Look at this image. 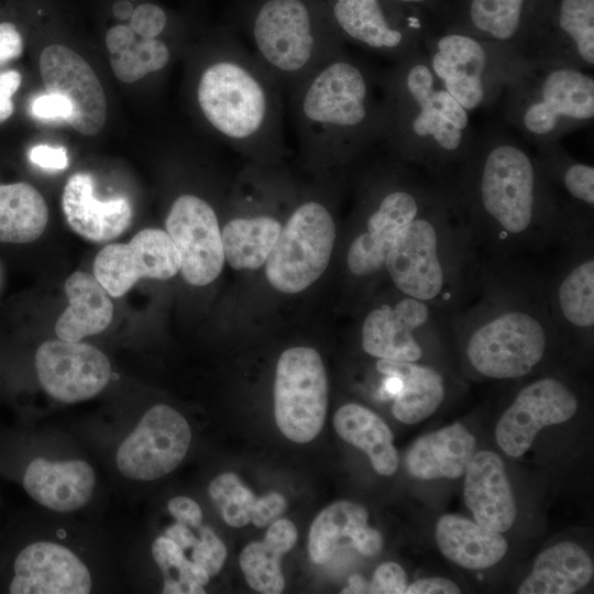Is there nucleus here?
I'll use <instances>...</instances> for the list:
<instances>
[{"label": "nucleus", "instance_id": "1", "mask_svg": "<svg viewBox=\"0 0 594 594\" xmlns=\"http://www.w3.org/2000/svg\"><path fill=\"white\" fill-rule=\"evenodd\" d=\"M449 186L483 258L542 253L564 233L535 153L504 124L491 123L475 132Z\"/></svg>", "mask_w": 594, "mask_h": 594}, {"label": "nucleus", "instance_id": "2", "mask_svg": "<svg viewBox=\"0 0 594 594\" xmlns=\"http://www.w3.org/2000/svg\"><path fill=\"white\" fill-rule=\"evenodd\" d=\"M464 361L480 376H527L563 343L553 322L546 272L524 257L483 258L470 299L448 316Z\"/></svg>", "mask_w": 594, "mask_h": 594}, {"label": "nucleus", "instance_id": "3", "mask_svg": "<svg viewBox=\"0 0 594 594\" xmlns=\"http://www.w3.org/2000/svg\"><path fill=\"white\" fill-rule=\"evenodd\" d=\"M382 72L346 47L292 90L286 99L305 158L345 164L383 143Z\"/></svg>", "mask_w": 594, "mask_h": 594}, {"label": "nucleus", "instance_id": "4", "mask_svg": "<svg viewBox=\"0 0 594 594\" xmlns=\"http://www.w3.org/2000/svg\"><path fill=\"white\" fill-rule=\"evenodd\" d=\"M382 87L383 144L449 185L473 145L470 113L436 78L421 47L383 69Z\"/></svg>", "mask_w": 594, "mask_h": 594}, {"label": "nucleus", "instance_id": "5", "mask_svg": "<svg viewBox=\"0 0 594 594\" xmlns=\"http://www.w3.org/2000/svg\"><path fill=\"white\" fill-rule=\"evenodd\" d=\"M194 95L206 125L234 150L254 158H274L283 151L284 95L234 35L210 47Z\"/></svg>", "mask_w": 594, "mask_h": 594}, {"label": "nucleus", "instance_id": "6", "mask_svg": "<svg viewBox=\"0 0 594 594\" xmlns=\"http://www.w3.org/2000/svg\"><path fill=\"white\" fill-rule=\"evenodd\" d=\"M482 260L449 186L398 234L385 273L403 294L450 316L470 299Z\"/></svg>", "mask_w": 594, "mask_h": 594}, {"label": "nucleus", "instance_id": "7", "mask_svg": "<svg viewBox=\"0 0 594 594\" xmlns=\"http://www.w3.org/2000/svg\"><path fill=\"white\" fill-rule=\"evenodd\" d=\"M366 153V152H365ZM360 184L361 226L350 241L345 263L358 279L385 272L388 252L398 234L440 198L449 185L389 151L383 143L373 147Z\"/></svg>", "mask_w": 594, "mask_h": 594}, {"label": "nucleus", "instance_id": "8", "mask_svg": "<svg viewBox=\"0 0 594 594\" xmlns=\"http://www.w3.org/2000/svg\"><path fill=\"white\" fill-rule=\"evenodd\" d=\"M502 124L536 147L594 119V77L574 66L521 61L497 102Z\"/></svg>", "mask_w": 594, "mask_h": 594}, {"label": "nucleus", "instance_id": "9", "mask_svg": "<svg viewBox=\"0 0 594 594\" xmlns=\"http://www.w3.org/2000/svg\"><path fill=\"white\" fill-rule=\"evenodd\" d=\"M319 13L310 0H260L252 11L249 50L284 97L346 48L329 15Z\"/></svg>", "mask_w": 594, "mask_h": 594}, {"label": "nucleus", "instance_id": "10", "mask_svg": "<svg viewBox=\"0 0 594 594\" xmlns=\"http://www.w3.org/2000/svg\"><path fill=\"white\" fill-rule=\"evenodd\" d=\"M421 48L436 78L469 113L497 105L522 61L502 44L448 30H429Z\"/></svg>", "mask_w": 594, "mask_h": 594}, {"label": "nucleus", "instance_id": "11", "mask_svg": "<svg viewBox=\"0 0 594 594\" xmlns=\"http://www.w3.org/2000/svg\"><path fill=\"white\" fill-rule=\"evenodd\" d=\"M450 341L447 315L396 288L394 298L366 311L361 323L362 349L375 359L427 363L430 349Z\"/></svg>", "mask_w": 594, "mask_h": 594}, {"label": "nucleus", "instance_id": "12", "mask_svg": "<svg viewBox=\"0 0 594 594\" xmlns=\"http://www.w3.org/2000/svg\"><path fill=\"white\" fill-rule=\"evenodd\" d=\"M336 240L331 211L321 201L298 205L282 228L266 260L270 284L285 294L308 288L326 271Z\"/></svg>", "mask_w": 594, "mask_h": 594}, {"label": "nucleus", "instance_id": "13", "mask_svg": "<svg viewBox=\"0 0 594 594\" xmlns=\"http://www.w3.org/2000/svg\"><path fill=\"white\" fill-rule=\"evenodd\" d=\"M553 270L546 273L551 316L562 342H592L594 331L593 231L562 237Z\"/></svg>", "mask_w": 594, "mask_h": 594}, {"label": "nucleus", "instance_id": "14", "mask_svg": "<svg viewBox=\"0 0 594 594\" xmlns=\"http://www.w3.org/2000/svg\"><path fill=\"white\" fill-rule=\"evenodd\" d=\"M328 405V383L319 353L308 346L284 351L276 365L274 413L280 432L306 443L322 429Z\"/></svg>", "mask_w": 594, "mask_h": 594}, {"label": "nucleus", "instance_id": "15", "mask_svg": "<svg viewBox=\"0 0 594 594\" xmlns=\"http://www.w3.org/2000/svg\"><path fill=\"white\" fill-rule=\"evenodd\" d=\"M528 12L520 57L590 70L594 66V0H551Z\"/></svg>", "mask_w": 594, "mask_h": 594}, {"label": "nucleus", "instance_id": "16", "mask_svg": "<svg viewBox=\"0 0 594 594\" xmlns=\"http://www.w3.org/2000/svg\"><path fill=\"white\" fill-rule=\"evenodd\" d=\"M0 559L1 585L10 594H88L91 573L86 563L63 544L35 540L10 542Z\"/></svg>", "mask_w": 594, "mask_h": 594}, {"label": "nucleus", "instance_id": "17", "mask_svg": "<svg viewBox=\"0 0 594 594\" xmlns=\"http://www.w3.org/2000/svg\"><path fill=\"white\" fill-rule=\"evenodd\" d=\"M190 441L191 430L185 417L168 405L157 404L119 446L117 468L133 481L157 480L182 463Z\"/></svg>", "mask_w": 594, "mask_h": 594}, {"label": "nucleus", "instance_id": "18", "mask_svg": "<svg viewBox=\"0 0 594 594\" xmlns=\"http://www.w3.org/2000/svg\"><path fill=\"white\" fill-rule=\"evenodd\" d=\"M578 408V395L562 378H536L519 389L499 418L495 429L497 444L508 457L519 458L541 429L570 420Z\"/></svg>", "mask_w": 594, "mask_h": 594}, {"label": "nucleus", "instance_id": "19", "mask_svg": "<svg viewBox=\"0 0 594 594\" xmlns=\"http://www.w3.org/2000/svg\"><path fill=\"white\" fill-rule=\"evenodd\" d=\"M180 257L179 271L194 286H205L221 273L224 253L213 207L194 194H183L172 204L165 221Z\"/></svg>", "mask_w": 594, "mask_h": 594}, {"label": "nucleus", "instance_id": "20", "mask_svg": "<svg viewBox=\"0 0 594 594\" xmlns=\"http://www.w3.org/2000/svg\"><path fill=\"white\" fill-rule=\"evenodd\" d=\"M328 15L344 43L391 63L420 48L429 31L422 24L391 19L381 0H330Z\"/></svg>", "mask_w": 594, "mask_h": 594}, {"label": "nucleus", "instance_id": "21", "mask_svg": "<svg viewBox=\"0 0 594 594\" xmlns=\"http://www.w3.org/2000/svg\"><path fill=\"white\" fill-rule=\"evenodd\" d=\"M180 257L166 231L143 229L128 243L108 244L94 261V275L111 297H121L141 278L168 279Z\"/></svg>", "mask_w": 594, "mask_h": 594}, {"label": "nucleus", "instance_id": "22", "mask_svg": "<svg viewBox=\"0 0 594 594\" xmlns=\"http://www.w3.org/2000/svg\"><path fill=\"white\" fill-rule=\"evenodd\" d=\"M34 365L43 389L67 404L97 396L111 378V364L106 354L79 341L43 342L35 352Z\"/></svg>", "mask_w": 594, "mask_h": 594}, {"label": "nucleus", "instance_id": "23", "mask_svg": "<svg viewBox=\"0 0 594 594\" xmlns=\"http://www.w3.org/2000/svg\"><path fill=\"white\" fill-rule=\"evenodd\" d=\"M40 72L46 92L70 102L67 123L84 135L99 133L107 119V101L90 65L69 47L51 45L40 56Z\"/></svg>", "mask_w": 594, "mask_h": 594}, {"label": "nucleus", "instance_id": "24", "mask_svg": "<svg viewBox=\"0 0 594 594\" xmlns=\"http://www.w3.org/2000/svg\"><path fill=\"white\" fill-rule=\"evenodd\" d=\"M536 161L558 205L564 233L593 231L594 167L573 157L559 142L534 147ZM561 237V238H562Z\"/></svg>", "mask_w": 594, "mask_h": 594}, {"label": "nucleus", "instance_id": "25", "mask_svg": "<svg viewBox=\"0 0 594 594\" xmlns=\"http://www.w3.org/2000/svg\"><path fill=\"white\" fill-rule=\"evenodd\" d=\"M19 476L26 494L37 504L57 513L86 506L92 497L96 475L84 460L52 461L43 457L20 464Z\"/></svg>", "mask_w": 594, "mask_h": 594}, {"label": "nucleus", "instance_id": "26", "mask_svg": "<svg viewBox=\"0 0 594 594\" xmlns=\"http://www.w3.org/2000/svg\"><path fill=\"white\" fill-rule=\"evenodd\" d=\"M62 209L69 228L90 242L111 241L132 221L130 201L125 197L97 199L94 178L87 173H76L68 178L62 195Z\"/></svg>", "mask_w": 594, "mask_h": 594}, {"label": "nucleus", "instance_id": "27", "mask_svg": "<svg viewBox=\"0 0 594 594\" xmlns=\"http://www.w3.org/2000/svg\"><path fill=\"white\" fill-rule=\"evenodd\" d=\"M464 502L475 521L497 532L516 518V504L504 462L495 452L474 453L464 471Z\"/></svg>", "mask_w": 594, "mask_h": 594}, {"label": "nucleus", "instance_id": "28", "mask_svg": "<svg viewBox=\"0 0 594 594\" xmlns=\"http://www.w3.org/2000/svg\"><path fill=\"white\" fill-rule=\"evenodd\" d=\"M474 436L454 422L417 439L406 457L409 474L419 480L457 479L475 452Z\"/></svg>", "mask_w": 594, "mask_h": 594}, {"label": "nucleus", "instance_id": "29", "mask_svg": "<svg viewBox=\"0 0 594 594\" xmlns=\"http://www.w3.org/2000/svg\"><path fill=\"white\" fill-rule=\"evenodd\" d=\"M376 371L394 374L400 380V389L393 398L394 417L407 425L420 422L431 416L446 397V380L435 365L377 359Z\"/></svg>", "mask_w": 594, "mask_h": 594}, {"label": "nucleus", "instance_id": "30", "mask_svg": "<svg viewBox=\"0 0 594 594\" xmlns=\"http://www.w3.org/2000/svg\"><path fill=\"white\" fill-rule=\"evenodd\" d=\"M64 287L69 305L55 323L58 339L77 342L108 328L112 321L113 304L95 275L74 272Z\"/></svg>", "mask_w": 594, "mask_h": 594}, {"label": "nucleus", "instance_id": "31", "mask_svg": "<svg viewBox=\"0 0 594 594\" xmlns=\"http://www.w3.org/2000/svg\"><path fill=\"white\" fill-rule=\"evenodd\" d=\"M436 541L446 558L469 570H484L495 565L508 548L501 532L454 514L438 519Z\"/></svg>", "mask_w": 594, "mask_h": 594}, {"label": "nucleus", "instance_id": "32", "mask_svg": "<svg viewBox=\"0 0 594 594\" xmlns=\"http://www.w3.org/2000/svg\"><path fill=\"white\" fill-rule=\"evenodd\" d=\"M531 0H463L459 18L446 30L502 44L519 54Z\"/></svg>", "mask_w": 594, "mask_h": 594}, {"label": "nucleus", "instance_id": "33", "mask_svg": "<svg viewBox=\"0 0 594 594\" xmlns=\"http://www.w3.org/2000/svg\"><path fill=\"white\" fill-rule=\"evenodd\" d=\"M594 565L578 543L563 541L547 548L535 560L532 571L518 587L519 594H572L593 578Z\"/></svg>", "mask_w": 594, "mask_h": 594}, {"label": "nucleus", "instance_id": "34", "mask_svg": "<svg viewBox=\"0 0 594 594\" xmlns=\"http://www.w3.org/2000/svg\"><path fill=\"white\" fill-rule=\"evenodd\" d=\"M337 433L361 449L381 475H392L398 466L393 433L385 421L371 409L354 403L341 406L334 414Z\"/></svg>", "mask_w": 594, "mask_h": 594}, {"label": "nucleus", "instance_id": "35", "mask_svg": "<svg viewBox=\"0 0 594 594\" xmlns=\"http://www.w3.org/2000/svg\"><path fill=\"white\" fill-rule=\"evenodd\" d=\"M282 222L270 215L231 219L222 229L224 260L234 270H256L271 254Z\"/></svg>", "mask_w": 594, "mask_h": 594}, {"label": "nucleus", "instance_id": "36", "mask_svg": "<svg viewBox=\"0 0 594 594\" xmlns=\"http://www.w3.org/2000/svg\"><path fill=\"white\" fill-rule=\"evenodd\" d=\"M47 222L46 202L32 185H0V242H33L43 234Z\"/></svg>", "mask_w": 594, "mask_h": 594}, {"label": "nucleus", "instance_id": "37", "mask_svg": "<svg viewBox=\"0 0 594 594\" xmlns=\"http://www.w3.org/2000/svg\"><path fill=\"white\" fill-rule=\"evenodd\" d=\"M369 514L360 504L350 501L336 502L322 509L309 530L308 551L317 564L329 561L341 540L351 537L367 525Z\"/></svg>", "mask_w": 594, "mask_h": 594}, {"label": "nucleus", "instance_id": "38", "mask_svg": "<svg viewBox=\"0 0 594 594\" xmlns=\"http://www.w3.org/2000/svg\"><path fill=\"white\" fill-rule=\"evenodd\" d=\"M290 549L289 543L267 531L263 541L249 543L240 554V566L248 584L260 593H282L285 581L280 558Z\"/></svg>", "mask_w": 594, "mask_h": 594}, {"label": "nucleus", "instance_id": "39", "mask_svg": "<svg viewBox=\"0 0 594 594\" xmlns=\"http://www.w3.org/2000/svg\"><path fill=\"white\" fill-rule=\"evenodd\" d=\"M152 557L163 574L164 594H204L210 576L190 561L168 537L161 535L151 546Z\"/></svg>", "mask_w": 594, "mask_h": 594}, {"label": "nucleus", "instance_id": "40", "mask_svg": "<svg viewBox=\"0 0 594 594\" xmlns=\"http://www.w3.org/2000/svg\"><path fill=\"white\" fill-rule=\"evenodd\" d=\"M209 497L231 527L246 526L256 502L255 495L234 473H222L209 484Z\"/></svg>", "mask_w": 594, "mask_h": 594}, {"label": "nucleus", "instance_id": "41", "mask_svg": "<svg viewBox=\"0 0 594 594\" xmlns=\"http://www.w3.org/2000/svg\"><path fill=\"white\" fill-rule=\"evenodd\" d=\"M200 534V540L193 549L191 559L211 578L220 572L227 558V549L209 526L202 525Z\"/></svg>", "mask_w": 594, "mask_h": 594}, {"label": "nucleus", "instance_id": "42", "mask_svg": "<svg viewBox=\"0 0 594 594\" xmlns=\"http://www.w3.org/2000/svg\"><path fill=\"white\" fill-rule=\"evenodd\" d=\"M129 26L140 37L157 38L167 26V15L154 3H142L133 10Z\"/></svg>", "mask_w": 594, "mask_h": 594}, {"label": "nucleus", "instance_id": "43", "mask_svg": "<svg viewBox=\"0 0 594 594\" xmlns=\"http://www.w3.org/2000/svg\"><path fill=\"white\" fill-rule=\"evenodd\" d=\"M407 586L403 568L396 562H384L375 570L369 584V593L404 594Z\"/></svg>", "mask_w": 594, "mask_h": 594}, {"label": "nucleus", "instance_id": "44", "mask_svg": "<svg viewBox=\"0 0 594 594\" xmlns=\"http://www.w3.org/2000/svg\"><path fill=\"white\" fill-rule=\"evenodd\" d=\"M31 112L40 120L67 122L72 114V105L61 95L46 92L32 101Z\"/></svg>", "mask_w": 594, "mask_h": 594}, {"label": "nucleus", "instance_id": "45", "mask_svg": "<svg viewBox=\"0 0 594 594\" xmlns=\"http://www.w3.org/2000/svg\"><path fill=\"white\" fill-rule=\"evenodd\" d=\"M286 508L284 496L277 492H272L261 498H256L252 519L257 527H264L276 520Z\"/></svg>", "mask_w": 594, "mask_h": 594}, {"label": "nucleus", "instance_id": "46", "mask_svg": "<svg viewBox=\"0 0 594 594\" xmlns=\"http://www.w3.org/2000/svg\"><path fill=\"white\" fill-rule=\"evenodd\" d=\"M29 157L33 164L45 169L62 170L69 164L67 150L64 146L53 147L38 144L30 150Z\"/></svg>", "mask_w": 594, "mask_h": 594}, {"label": "nucleus", "instance_id": "47", "mask_svg": "<svg viewBox=\"0 0 594 594\" xmlns=\"http://www.w3.org/2000/svg\"><path fill=\"white\" fill-rule=\"evenodd\" d=\"M21 85V75L16 70L0 73V123L9 119L13 113L12 96Z\"/></svg>", "mask_w": 594, "mask_h": 594}, {"label": "nucleus", "instance_id": "48", "mask_svg": "<svg viewBox=\"0 0 594 594\" xmlns=\"http://www.w3.org/2000/svg\"><path fill=\"white\" fill-rule=\"evenodd\" d=\"M167 510L174 519L193 526L202 524V512L194 499L187 496H176L167 503Z\"/></svg>", "mask_w": 594, "mask_h": 594}, {"label": "nucleus", "instance_id": "49", "mask_svg": "<svg viewBox=\"0 0 594 594\" xmlns=\"http://www.w3.org/2000/svg\"><path fill=\"white\" fill-rule=\"evenodd\" d=\"M22 51V37L15 25L10 22L0 23V64L19 57Z\"/></svg>", "mask_w": 594, "mask_h": 594}, {"label": "nucleus", "instance_id": "50", "mask_svg": "<svg viewBox=\"0 0 594 594\" xmlns=\"http://www.w3.org/2000/svg\"><path fill=\"white\" fill-rule=\"evenodd\" d=\"M459 586L444 578L420 579L407 586L406 594H458Z\"/></svg>", "mask_w": 594, "mask_h": 594}, {"label": "nucleus", "instance_id": "51", "mask_svg": "<svg viewBox=\"0 0 594 594\" xmlns=\"http://www.w3.org/2000/svg\"><path fill=\"white\" fill-rule=\"evenodd\" d=\"M350 541L361 554L366 557L377 554L383 546V538L380 531L367 525L355 531Z\"/></svg>", "mask_w": 594, "mask_h": 594}, {"label": "nucleus", "instance_id": "52", "mask_svg": "<svg viewBox=\"0 0 594 594\" xmlns=\"http://www.w3.org/2000/svg\"><path fill=\"white\" fill-rule=\"evenodd\" d=\"M136 40V34L129 25L112 26L106 35V44L110 53L121 52L130 47Z\"/></svg>", "mask_w": 594, "mask_h": 594}, {"label": "nucleus", "instance_id": "53", "mask_svg": "<svg viewBox=\"0 0 594 594\" xmlns=\"http://www.w3.org/2000/svg\"><path fill=\"white\" fill-rule=\"evenodd\" d=\"M369 584L361 575H352L349 579V585L341 593H367Z\"/></svg>", "mask_w": 594, "mask_h": 594}, {"label": "nucleus", "instance_id": "54", "mask_svg": "<svg viewBox=\"0 0 594 594\" xmlns=\"http://www.w3.org/2000/svg\"><path fill=\"white\" fill-rule=\"evenodd\" d=\"M113 14L119 20H127L133 12L132 3L128 0H120L112 8Z\"/></svg>", "mask_w": 594, "mask_h": 594}, {"label": "nucleus", "instance_id": "55", "mask_svg": "<svg viewBox=\"0 0 594 594\" xmlns=\"http://www.w3.org/2000/svg\"><path fill=\"white\" fill-rule=\"evenodd\" d=\"M402 3H408V4H421L426 3L428 0H397Z\"/></svg>", "mask_w": 594, "mask_h": 594}]
</instances>
